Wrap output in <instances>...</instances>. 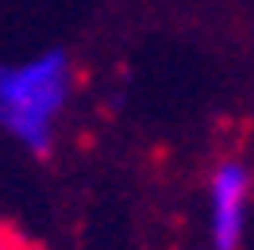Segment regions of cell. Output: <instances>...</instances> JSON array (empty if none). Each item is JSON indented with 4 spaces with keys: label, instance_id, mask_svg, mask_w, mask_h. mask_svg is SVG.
<instances>
[{
    "label": "cell",
    "instance_id": "cell-3",
    "mask_svg": "<svg viewBox=\"0 0 254 250\" xmlns=\"http://www.w3.org/2000/svg\"><path fill=\"white\" fill-rule=\"evenodd\" d=\"M0 250H31V247H27L19 235H12V231H4V227H0Z\"/></svg>",
    "mask_w": 254,
    "mask_h": 250
},
{
    "label": "cell",
    "instance_id": "cell-1",
    "mask_svg": "<svg viewBox=\"0 0 254 250\" xmlns=\"http://www.w3.org/2000/svg\"><path fill=\"white\" fill-rule=\"evenodd\" d=\"M73 89L77 69L65 50H39L0 65V131L27 154H50Z\"/></svg>",
    "mask_w": 254,
    "mask_h": 250
},
{
    "label": "cell",
    "instance_id": "cell-2",
    "mask_svg": "<svg viewBox=\"0 0 254 250\" xmlns=\"http://www.w3.org/2000/svg\"><path fill=\"white\" fill-rule=\"evenodd\" d=\"M254 208V170L239 158H223L208 177V239L212 250H239Z\"/></svg>",
    "mask_w": 254,
    "mask_h": 250
}]
</instances>
